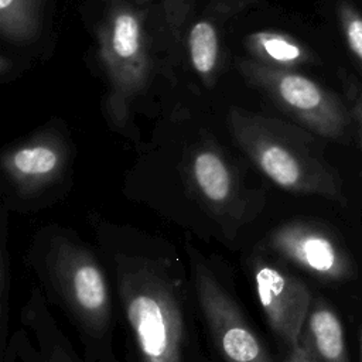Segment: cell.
I'll return each mask as SVG.
<instances>
[{"mask_svg":"<svg viewBox=\"0 0 362 362\" xmlns=\"http://www.w3.org/2000/svg\"><path fill=\"white\" fill-rule=\"evenodd\" d=\"M119 298L141 362H184V318L180 283L168 260L117 253Z\"/></svg>","mask_w":362,"mask_h":362,"instance_id":"1","label":"cell"},{"mask_svg":"<svg viewBox=\"0 0 362 362\" xmlns=\"http://www.w3.org/2000/svg\"><path fill=\"white\" fill-rule=\"evenodd\" d=\"M228 124L239 148L277 187L344 204L338 177L288 124L240 107L229 110Z\"/></svg>","mask_w":362,"mask_h":362,"instance_id":"2","label":"cell"},{"mask_svg":"<svg viewBox=\"0 0 362 362\" xmlns=\"http://www.w3.org/2000/svg\"><path fill=\"white\" fill-rule=\"evenodd\" d=\"M236 66L249 86L307 130L331 140L346 134L352 120L349 107L315 81L294 69L269 66L252 58H238Z\"/></svg>","mask_w":362,"mask_h":362,"instance_id":"3","label":"cell"},{"mask_svg":"<svg viewBox=\"0 0 362 362\" xmlns=\"http://www.w3.org/2000/svg\"><path fill=\"white\" fill-rule=\"evenodd\" d=\"M99 55L110 83V109L123 115L129 102L146 88L150 74L147 37L134 8L113 3L99 30Z\"/></svg>","mask_w":362,"mask_h":362,"instance_id":"4","label":"cell"},{"mask_svg":"<svg viewBox=\"0 0 362 362\" xmlns=\"http://www.w3.org/2000/svg\"><path fill=\"white\" fill-rule=\"evenodd\" d=\"M47 269L72 315L90 334L100 335L110 322V296L92 253L74 242L58 239L48 253Z\"/></svg>","mask_w":362,"mask_h":362,"instance_id":"5","label":"cell"},{"mask_svg":"<svg viewBox=\"0 0 362 362\" xmlns=\"http://www.w3.org/2000/svg\"><path fill=\"white\" fill-rule=\"evenodd\" d=\"M191 264L199 307L223 361L273 362L238 304L219 284L211 269L197 257H191Z\"/></svg>","mask_w":362,"mask_h":362,"instance_id":"6","label":"cell"},{"mask_svg":"<svg viewBox=\"0 0 362 362\" xmlns=\"http://www.w3.org/2000/svg\"><path fill=\"white\" fill-rule=\"evenodd\" d=\"M253 279L257 300L270 328L288 348L297 345L313 307L308 287L263 259L253 263Z\"/></svg>","mask_w":362,"mask_h":362,"instance_id":"7","label":"cell"},{"mask_svg":"<svg viewBox=\"0 0 362 362\" xmlns=\"http://www.w3.org/2000/svg\"><path fill=\"white\" fill-rule=\"evenodd\" d=\"M283 257L321 279L342 281L354 276V264L342 245L325 229L307 222H288L269 238Z\"/></svg>","mask_w":362,"mask_h":362,"instance_id":"8","label":"cell"},{"mask_svg":"<svg viewBox=\"0 0 362 362\" xmlns=\"http://www.w3.org/2000/svg\"><path fill=\"white\" fill-rule=\"evenodd\" d=\"M187 175L194 194L215 215L240 216L245 211L238 175L218 148H197L191 154Z\"/></svg>","mask_w":362,"mask_h":362,"instance_id":"9","label":"cell"},{"mask_svg":"<svg viewBox=\"0 0 362 362\" xmlns=\"http://www.w3.org/2000/svg\"><path fill=\"white\" fill-rule=\"evenodd\" d=\"M64 146L48 136L27 141L3 156V170L23 192L37 191L55 181L65 165Z\"/></svg>","mask_w":362,"mask_h":362,"instance_id":"10","label":"cell"},{"mask_svg":"<svg viewBox=\"0 0 362 362\" xmlns=\"http://www.w3.org/2000/svg\"><path fill=\"white\" fill-rule=\"evenodd\" d=\"M304 337L311 344L320 362H351L344 325L327 303L317 301L311 307Z\"/></svg>","mask_w":362,"mask_h":362,"instance_id":"11","label":"cell"},{"mask_svg":"<svg viewBox=\"0 0 362 362\" xmlns=\"http://www.w3.org/2000/svg\"><path fill=\"white\" fill-rule=\"evenodd\" d=\"M245 44L255 61L269 66L293 69L314 59L313 52L303 42L279 31H256L245 38Z\"/></svg>","mask_w":362,"mask_h":362,"instance_id":"12","label":"cell"},{"mask_svg":"<svg viewBox=\"0 0 362 362\" xmlns=\"http://www.w3.org/2000/svg\"><path fill=\"white\" fill-rule=\"evenodd\" d=\"M41 0H0V31L14 44L33 41L41 28Z\"/></svg>","mask_w":362,"mask_h":362,"instance_id":"13","label":"cell"},{"mask_svg":"<svg viewBox=\"0 0 362 362\" xmlns=\"http://www.w3.org/2000/svg\"><path fill=\"white\" fill-rule=\"evenodd\" d=\"M188 52L195 72L211 86L219 61V38L216 27L209 20H198L189 28Z\"/></svg>","mask_w":362,"mask_h":362,"instance_id":"14","label":"cell"},{"mask_svg":"<svg viewBox=\"0 0 362 362\" xmlns=\"http://www.w3.org/2000/svg\"><path fill=\"white\" fill-rule=\"evenodd\" d=\"M337 16L349 52L362 69V13L349 0H339Z\"/></svg>","mask_w":362,"mask_h":362,"instance_id":"15","label":"cell"},{"mask_svg":"<svg viewBox=\"0 0 362 362\" xmlns=\"http://www.w3.org/2000/svg\"><path fill=\"white\" fill-rule=\"evenodd\" d=\"M284 362H320V359L317 358L311 344L303 334L301 341L297 345L288 348V354Z\"/></svg>","mask_w":362,"mask_h":362,"instance_id":"16","label":"cell"},{"mask_svg":"<svg viewBox=\"0 0 362 362\" xmlns=\"http://www.w3.org/2000/svg\"><path fill=\"white\" fill-rule=\"evenodd\" d=\"M339 76L344 83V90H345L348 105L356 106L358 109L362 110V85L358 81H355V78L348 72H341Z\"/></svg>","mask_w":362,"mask_h":362,"instance_id":"17","label":"cell"},{"mask_svg":"<svg viewBox=\"0 0 362 362\" xmlns=\"http://www.w3.org/2000/svg\"><path fill=\"white\" fill-rule=\"evenodd\" d=\"M1 318H3V331L6 328V318H7V296H8V279H7V257L6 249L3 247V259H1Z\"/></svg>","mask_w":362,"mask_h":362,"instance_id":"18","label":"cell"},{"mask_svg":"<svg viewBox=\"0 0 362 362\" xmlns=\"http://www.w3.org/2000/svg\"><path fill=\"white\" fill-rule=\"evenodd\" d=\"M349 106V110H351V116H352V120L356 126V132H358V136H359V140H361V146H362V110L358 109L356 106Z\"/></svg>","mask_w":362,"mask_h":362,"instance_id":"19","label":"cell"},{"mask_svg":"<svg viewBox=\"0 0 362 362\" xmlns=\"http://www.w3.org/2000/svg\"><path fill=\"white\" fill-rule=\"evenodd\" d=\"M359 352H361V362H362V329L359 332Z\"/></svg>","mask_w":362,"mask_h":362,"instance_id":"20","label":"cell"}]
</instances>
